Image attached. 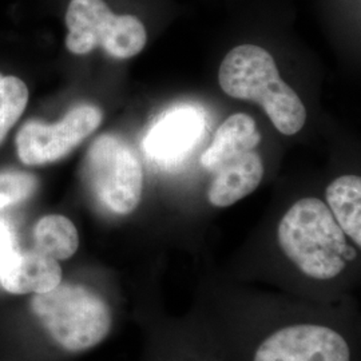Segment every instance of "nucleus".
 <instances>
[{
	"instance_id": "20e7f679",
	"label": "nucleus",
	"mask_w": 361,
	"mask_h": 361,
	"mask_svg": "<svg viewBox=\"0 0 361 361\" xmlns=\"http://www.w3.org/2000/svg\"><path fill=\"white\" fill-rule=\"evenodd\" d=\"M66 47L86 55L101 47L110 56L128 59L142 51L147 32L134 15H118L104 0H70L66 11Z\"/></svg>"
},
{
	"instance_id": "39448f33",
	"label": "nucleus",
	"mask_w": 361,
	"mask_h": 361,
	"mask_svg": "<svg viewBox=\"0 0 361 361\" xmlns=\"http://www.w3.org/2000/svg\"><path fill=\"white\" fill-rule=\"evenodd\" d=\"M85 178L97 200L114 214L128 216L141 202V161L129 143L116 135L104 134L91 143Z\"/></svg>"
},
{
	"instance_id": "dca6fc26",
	"label": "nucleus",
	"mask_w": 361,
	"mask_h": 361,
	"mask_svg": "<svg viewBox=\"0 0 361 361\" xmlns=\"http://www.w3.org/2000/svg\"><path fill=\"white\" fill-rule=\"evenodd\" d=\"M15 253L16 249L13 232L3 221H0V271H3Z\"/></svg>"
},
{
	"instance_id": "7ed1b4c3",
	"label": "nucleus",
	"mask_w": 361,
	"mask_h": 361,
	"mask_svg": "<svg viewBox=\"0 0 361 361\" xmlns=\"http://www.w3.org/2000/svg\"><path fill=\"white\" fill-rule=\"evenodd\" d=\"M31 310L52 340L68 352L97 347L113 325L104 297L85 285L62 281L50 292L35 295Z\"/></svg>"
},
{
	"instance_id": "1a4fd4ad",
	"label": "nucleus",
	"mask_w": 361,
	"mask_h": 361,
	"mask_svg": "<svg viewBox=\"0 0 361 361\" xmlns=\"http://www.w3.org/2000/svg\"><path fill=\"white\" fill-rule=\"evenodd\" d=\"M59 261L38 250L16 252L0 271V284L13 295H40L62 283Z\"/></svg>"
},
{
	"instance_id": "f03ea898",
	"label": "nucleus",
	"mask_w": 361,
	"mask_h": 361,
	"mask_svg": "<svg viewBox=\"0 0 361 361\" xmlns=\"http://www.w3.org/2000/svg\"><path fill=\"white\" fill-rule=\"evenodd\" d=\"M219 80L229 97L261 104L281 134L293 135L305 125V106L281 79L265 49L255 44L234 47L219 66Z\"/></svg>"
},
{
	"instance_id": "f257e3e1",
	"label": "nucleus",
	"mask_w": 361,
	"mask_h": 361,
	"mask_svg": "<svg viewBox=\"0 0 361 361\" xmlns=\"http://www.w3.org/2000/svg\"><path fill=\"white\" fill-rule=\"evenodd\" d=\"M277 238L285 256L314 280H332L356 258L329 207L319 198H302L279 224Z\"/></svg>"
},
{
	"instance_id": "6e6552de",
	"label": "nucleus",
	"mask_w": 361,
	"mask_h": 361,
	"mask_svg": "<svg viewBox=\"0 0 361 361\" xmlns=\"http://www.w3.org/2000/svg\"><path fill=\"white\" fill-rule=\"evenodd\" d=\"M207 130L205 111L192 104L170 107L142 140L143 152L161 168H174L192 153Z\"/></svg>"
},
{
	"instance_id": "9d476101",
	"label": "nucleus",
	"mask_w": 361,
	"mask_h": 361,
	"mask_svg": "<svg viewBox=\"0 0 361 361\" xmlns=\"http://www.w3.org/2000/svg\"><path fill=\"white\" fill-rule=\"evenodd\" d=\"M214 173L207 200L213 207H228L257 189L264 176V165L261 157L253 150L225 164Z\"/></svg>"
},
{
	"instance_id": "9b49d317",
	"label": "nucleus",
	"mask_w": 361,
	"mask_h": 361,
	"mask_svg": "<svg viewBox=\"0 0 361 361\" xmlns=\"http://www.w3.org/2000/svg\"><path fill=\"white\" fill-rule=\"evenodd\" d=\"M261 142V133L252 116L237 113L219 126L213 142L201 157V165L216 171L225 164L253 152Z\"/></svg>"
},
{
	"instance_id": "f8f14e48",
	"label": "nucleus",
	"mask_w": 361,
	"mask_h": 361,
	"mask_svg": "<svg viewBox=\"0 0 361 361\" xmlns=\"http://www.w3.org/2000/svg\"><path fill=\"white\" fill-rule=\"evenodd\" d=\"M326 202L341 231L360 247L361 180L357 176H343L326 189Z\"/></svg>"
},
{
	"instance_id": "ddd939ff",
	"label": "nucleus",
	"mask_w": 361,
	"mask_h": 361,
	"mask_svg": "<svg viewBox=\"0 0 361 361\" xmlns=\"http://www.w3.org/2000/svg\"><path fill=\"white\" fill-rule=\"evenodd\" d=\"M34 249L56 261L73 257L79 247V234L71 219L61 214H49L39 219L34 228Z\"/></svg>"
},
{
	"instance_id": "423d86ee",
	"label": "nucleus",
	"mask_w": 361,
	"mask_h": 361,
	"mask_svg": "<svg viewBox=\"0 0 361 361\" xmlns=\"http://www.w3.org/2000/svg\"><path fill=\"white\" fill-rule=\"evenodd\" d=\"M102 119L104 113L99 107L80 104L54 125L30 121L16 135L19 159L28 166L56 162L90 137Z\"/></svg>"
},
{
	"instance_id": "2eb2a0df",
	"label": "nucleus",
	"mask_w": 361,
	"mask_h": 361,
	"mask_svg": "<svg viewBox=\"0 0 361 361\" xmlns=\"http://www.w3.org/2000/svg\"><path fill=\"white\" fill-rule=\"evenodd\" d=\"M38 180L25 171L0 173V210L23 202L35 193Z\"/></svg>"
},
{
	"instance_id": "4468645a",
	"label": "nucleus",
	"mask_w": 361,
	"mask_h": 361,
	"mask_svg": "<svg viewBox=\"0 0 361 361\" xmlns=\"http://www.w3.org/2000/svg\"><path fill=\"white\" fill-rule=\"evenodd\" d=\"M28 89L16 77L0 75V143L26 110Z\"/></svg>"
},
{
	"instance_id": "0eeeda50",
	"label": "nucleus",
	"mask_w": 361,
	"mask_h": 361,
	"mask_svg": "<svg viewBox=\"0 0 361 361\" xmlns=\"http://www.w3.org/2000/svg\"><path fill=\"white\" fill-rule=\"evenodd\" d=\"M253 361H350V350L347 340L329 326L296 324L267 337Z\"/></svg>"
}]
</instances>
